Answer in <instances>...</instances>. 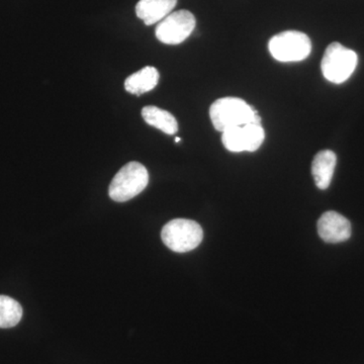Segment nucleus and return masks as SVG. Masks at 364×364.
I'll list each match as a JSON object with an SVG mask.
<instances>
[{"label": "nucleus", "instance_id": "nucleus-1", "mask_svg": "<svg viewBox=\"0 0 364 364\" xmlns=\"http://www.w3.org/2000/svg\"><path fill=\"white\" fill-rule=\"evenodd\" d=\"M210 121L215 130L222 132L254 123L261 124V117L257 112L238 97H224L215 100L210 105Z\"/></svg>", "mask_w": 364, "mask_h": 364}, {"label": "nucleus", "instance_id": "nucleus-2", "mask_svg": "<svg viewBox=\"0 0 364 364\" xmlns=\"http://www.w3.org/2000/svg\"><path fill=\"white\" fill-rule=\"evenodd\" d=\"M149 174L141 163L133 161L124 165L112 178L109 195L117 203L128 202L147 188Z\"/></svg>", "mask_w": 364, "mask_h": 364}, {"label": "nucleus", "instance_id": "nucleus-3", "mask_svg": "<svg viewBox=\"0 0 364 364\" xmlns=\"http://www.w3.org/2000/svg\"><path fill=\"white\" fill-rule=\"evenodd\" d=\"M358 57L355 52L340 43H332L326 49L321 68L328 81L340 85L350 78L358 66Z\"/></svg>", "mask_w": 364, "mask_h": 364}, {"label": "nucleus", "instance_id": "nucleus-4", "mask_svg": "<svg viewBox=\"0 0 364 364\" xmlns=\"http://www.w3.org/2000/svg\"><path fill=\"white\" fill-rule=\"evenodd\" d=\"M163 243L174 252L193 250L202 243L203 232L200 224L188 219H176L167 223L161 232Z\"/></svg>", "mask_w": 364, "mask_h": 364}, {"label": "nucleus", "instance_id": "nucleus-5", "mask_svg": "<svg viewBox=\"0 0 364 364\" xmlns=\"http://www.w3.org/2000/svg\"><path fill=\"white\" fill-rule=\"evenodd\" d=\"M268 48L277 61L299 62L308 58L312 51V43L306 33L286 31L272 37Z\"/></svg>", "mask_w": 364, "mask_h": 364}, {"label": "nucleus", "instance_id": "nucleus-6", "mask_svg": "<svg viewBox=\"0 0 364 364\" xmlns=\"http://www.w3.org/2000/svg\"><path fill=\"white\" fill-rule=\"evenodd\" d=\"M195 28V16L188 11H178L160 21L155 33L163 44L178 45L188 39Z\"/></svg>", "mask_w": 364, "mask_h": 364}, {"label": "nucleus", "instance_id": "nucleus-7", "mask_svg": "<svg viewBox=\"0 0 364 364\" xmlns=\"http://www.w3.org/2000/svg\"><path fill=\"white\" fill-rule=\"evenodd\" d=\"M264 139L265 133L261 124L251 123L225 131L222 142L225 148L231 152H254L259 149Z\"/></svg>", "mask_w": 364, "mask_h": 364}, {"label": "nucleus", "instance_id": "nucleus-8", "mask_svg": "<svg viewBox=\"0 0 364 364\" xmlns=\"http://www.w3.org/2000/svg\"><path fill=\"white\" fill-rule=\"evenodd\" d=\"M318 233L327 243H341L350 238L351 224L343 215L329 210L318 219Z\"/></svg>", "mask_w": 364, "mask_h": 364}, {"label": "nucleus", "instance_id": "nucleus-9", "mask_svg": "<svg viewBox=\"0 0 364 364\" xmlns=\"http://www.w3.org/2000/svg\"><path fill=\"white\" fill-rule=\"evenodd\" d=\"M177 0H140L136 14L145 25L152 26L166 18L176 7Z\"/></svg>", "mask_w": 364, "mask_h": 364}, {"label": "nucleus", "instance_id": "nucleus-10", "mask_svg": "<svg viewBox=\"0 0 364 364\" xmlns=\"http://www.w3.org/2000/svg\"><path fill=\"white\" fill-rule=\"evenodd\" d=\"M337 157L333 151H320L312 163V174L316 186L318 188L327 189L331 183L335 167H336Z\"/></svg>", "mask_w": 364, "mask_h": 364}, {"label": "nucleus", "instance_id": "nucleus-11", "mask_svg": "<svg viewBox=\"0 0 364 364\" xmlns=\"http://www.w3.org/2000/svg\"><path fill=\"white\" fill-rule=\"evenodd\" d=\"M159 81V72L154 67L147 66L132 74L124 81V88L132 95H141L154 90Z\"/></svg>", "mask_w": 364, "mask_h": 364}, {"label": "nucleus", "instance_id": "nucleus-12", "mask_svg": "<svg viewBox=\"0 0 364 364\" xmlns=\"http://www.w3.org/2000/svg\"><path fill=\"white\" fill-rule=\"evenodd\" d=\"M144 121L167 135H174L178 131V124L173 114L154 105H148L142 109Z\"/></svg>", "mask_w": 364, "mask_h": 364}, {"label": "nucleus", "instance_id": "nucleus-13", "mask_svg": "<svg viewBox=\"0 0 364 364\" xmlns=\"http://www.w3.org/2000/svg\"><path fill=\"white\" fill-rule=\"evenodd\" d=\"M23 308L16 299L0 296V328H13L20 323Z\"/></svg>", "mask_w": 364, "mask_h": 364}, {"label": "nucleus", "instance_id": "nucleus-14", "mask_svg": "<svg viewBox=\"0 0 364 364\" xmlns=\"http://www.w3.org/2000/svg\"><path fill=\"white\" fill-rule=\"evenodd\" d=\"M176 142H181V138H176Z\"/></svg>", "mask_w": 364, "mask_h": 364}]
</instances>
